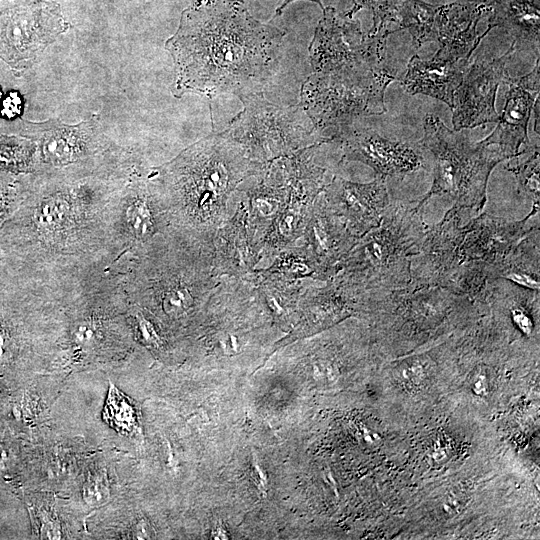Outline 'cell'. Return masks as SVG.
<instances>
[{
  "label": "cell",
  "instance_id": "cell-9",
  "mask_svg": "<svg viewBox=\"0 0 540 540\" xmlns=\"http://www.w3.org/2000/svg\"><path fill=\"white\" fill-rule=\"evenodd\" d=\"M392 32L387 28L364 34L358 20L342 17L334 8L326 7L309 46L313 71L386 65V40Z\"/></svg>",
  "mask_w": 540,
  "mask_h": 540
},
{
  "label": "cell",
  "instance_id": "cell-18",
  "mask_svg": "<svg viewBox=\"0 0 540 540\" xmlns=\"http://www.w3.org/2000/svg\"><path fill=\"white\" fill-rule=\"evenodd\" d=\"M310 256L331 277L358 241L341 217L327 205L322 193L314 201L307 225Z\"/></svg>",
  "mask_w": 540,
  "mask_h": 540
},
{
  "label": "cell",
  "instance_id": "cell-28",
  "mask_svg": "<svg viewBox=\"0 0 540 540\" xmlns=\"http://www.w3.org/2000/svg\"><path fill=\"white\" fill-rule=\"evenodd\" d=\"M354 7L345 14L352 16L362 8H368L373 13V26L369 33L380 29H387L390 22H397V13L400 0H353Z\"/></svg>",
  "mask_w": 540,
  "mask_h": 540
},
{
  "label": "cell",
  "instance_id": "cell-2",
  "mask_svg": "<svg viewBox=\"0 0 540 540\" xmlns=\"http://www.w3.org/2000/svg\"><path fill=\"white\" fill-rule=\"evenodd\" d=\"M426 229L416 203H390L380 225L358 239L332 280L360 303L407 287Z\"/></svg>",
  "mask_w": 540,
  "mask_h": 540
},
{
  "label": "cell",
  "instance_id": "cell-13",
  "mask_svg": "<svg viewBox=\"0 0 540 540\" xmlns=\"http://www.w3.org/2000/svg\"><path fill=\"white\" fill-rule=\"evenodd\" d=\"M515 50L516 43L513 40L509 49L500 57L477 60L467 67L461 84L454 92L451 107L452 124L456 132L498 121L496 93L503 82L505 66Z\"/></svg>",
  "mask_w": 540,
  "mask_h": 540
},
{
  "label": "cell",
  "instance_id": "cell-4",
  "mask_svg": "<svg viewBox=\"0 0 540 540\" xmlns=\"http://www.w3.org/2000/svg\"><path fill=\"white\" fill-rule=\"evenodd\" d=\"M261 169L243 147L224 131L213 133L184 150L161 171L171 191L194 208L214 210L236 185Z\"/></svg>",
  "mask_w": 540,
  "mask_h": 540
},
{
  "label": "cell",
  "instance_id": "cell-1",
  "mask_svg": "<svg viewBox=\"0 0 540 540\" xmlns=\"http://www.w3.org/2000/svg\"><path fill=\"white\" fill-rule=\"evenodd\" d=\"M285 32L255 19L242 0H192L165 42L172 57V94L262 93L276 72Z\"/></svg>",
  "mask_w": 540,
  "mask_h": 540
},
{
  "label": "cell",
  "instance_id": "cell-25",
  "mask_svg": "<svg viewBox=\"0 0 540 540\" xmlns=\"http://www.w3.org/2000/svg\"><path fill=\"white\" fill-rule=\"evenodd\" d=\"M34 212L33 220L37 230L54 232L63 226L71 212L70 196L62 190H56L42 198Z\"/></svg>",
  "mask_w": 540,
  "mask_h": 540
},
{
  "label": "cell",
  "instance_id": "cell-27",
  "mask_svg": "<svg viewBox=\"0 0 540 540\" xmlns=\"http://www.w3.org/2000/svg\"><path fill=\"white\" fill-rule=\"evenodd\" d=\"M505 169L513 173L517 179L518 191L520 194L531 198L533 205L538 206L540 202V186H539V143L532 147V152L529 156L517 164L511 166L507 164Z\"/></svg>",
  "mask_w": 540,
  "mask_h": 540
},
{
  "label": "cell",
  "instance_id": "cell-22",
  "mask_svg": "<svg viewBox=\"0 0 540 540\" xmlns=\"http://www.w3.org/2000/svg\"><path fill=\"white\" fill-rule=\"evenodd\" d=\"M487 29H505L517 44L539 50V0H493Z\"/></svg>",
  "mask_w": 540,
  "mask_h": 540
},
{
  "label": "cell",
  "instance_id": "cell-33",
  "mask_svg": "<svg viewBox=\"0 0 540 540\" xmlns=\"http://www.w3.org/2000/svg\"><path fill=\"white\" fill-rule=\"evenodd\" d=\"M83 497L90 505L105 502L109 497L107 483L100 476L90 478L83 487Z\"/></svg>",
  "mask_w": 540,
  "mask_h": 540
},
{
  "label": "cell",
  "instance_id": "cell-5",
  "mask_svg": "<svg viewBox=\"0 0 540 540\" xmlns=\"http://www.w3.org/2000/svg\"><path fill=\"white\" fill-rule=\"evenodd\" d=\"M397 79L387 65L314 72L301 87L299 105L316 131H339L359 117L385 113L386 88Z\"/></svg>",
  "mask_w": 540,
  "mask_h": 540
},
{
  "label": "cell",
  "instance_id": "cell-14",
  "mask_svg": "<svg viewBox=\"0 0 540 540\" xmlns=\"http://www.w3.org/2000/svg\"><path fill=\"white\" fill-rule=\"evenodd\" d=\"M540 207L532 206L521 220L482 213L464 226L459 246L461 263L479 262L492 266L502 260L513 247L535 226L539 225Z\"/></svg>",
  "mask_w": 540,
  "mask_h": 540
},
{
  "label": "cell",
  "instance_id": "cell-3",
  "mask_svg": "<svg viewBox=\"0 0 540 540\" xmlns=\"http://www.w3.org/2000/svg\"><path fill=\"white\" fill-rule=\"evenodd\" d=\"M433 160L430 190L416 203L422 210L434 195L447 196L455 207L481 212L486 203L489 176L494 167L508 159L495 145L471 143L442 120L427 114L424 136L419 143Z\"/></svg>",
  "mask_w": 540,
  "mask_h": 540
},
{
  "label": "cell",
  "instance_id": "cell-17",
  "mask_svg": "<svg viewBox=\"0 0 540 540\" xmlns=\"http://www.w3.org/2000/svg\"><path fill=\"white\" fill-rule=\"evenodd\" d=\"M491 10V3L473 2L436 7L435 32L439 49L435 57L447 60L469 61L473 51L489 32H477V23L484 13Z\"/></svg>",
  "mask_w": 540,
  "mask_h": 540
},
{
  "label": "cell",
  "instance_id": "cell-30",
  "mask_svg": "<svg viewBox=\"0 0 540 540\" xmlns=\"http://www.w3.org/2000/svg\"><path fill=\"white\" fill-rule=\"evenodd\" d=\"M24 188L17 174L0 170V224L14 210Z\"/></svg>",
  "mask_w": 540,
  "mask_h": 540
},
{
  "label": "cell",
  "instance_id": "cell-32",
  "mask_svg": "<svg viewBox=\"0 0 540 540\" xmlns=\"http://www.w3.org/2000/svg\"><path fill=\"white\" fill-rule=\"evenodd\" d=\"M24 112V98L18 90L4 92L0 85V118L6 122H16L17 129Z\"/></svg>",
  "mask_w": 540,
  "mask_h": 540
},
{
  "label": "cell",
  "instance_id": "cell-23",
  "mask_svg": "<svg viewBox=\"0 0 540 540\" xmlns=\"http://www.w3.org/2000/svg\"><path fill=\"white\" fill-rule=\"evenodd\" d=\"M436 7L419 0H400L397 13L399 29L409 30L415 48L425 42L436 41Z\"/></svg>",
  "mask_w": 540,
  "mask_h": 540
},
{
  "label": "cell",
  "instance_id": "cell-19",
  "mask_svg": "<svg viewBox=\"0 0 540 540\" xmlns=\"http://www.w3.org/2000/svg\"><path fill=\"white\" fill-rule=\"evenodd\" d=\"M468 63L467 60L454 61L435 56L428 60L414 55L400 82L406 93L427 95L451 108L454 92L463 80Z\"/></svg>",
  "mask_w": 540,
  "mask_h": 540
},
{
  "label": "cell",
  "instance_id": "cell-20",
  "mask_svg": "<svg viewBox=\"0 0 540 540\" xmlns=\"http://www.w3.org/2000/svg\"><path fill=\"white\" fill-rule=\"evenodd\" d=\"M540 291L517 285L506 279H493L487 288L489 311L506 320L524 338L538 330Z\"/></svg>",
  "mask_w": 540,
  "mask_h": 540
},
{
  "label": "cell",
  "instance_id": "cell-8",
  "mask_svg": "<svg viewBox=\"0 0 540 540\" xmlns=\"http://www.w3.org/2000/svg\"><path fill=\"white\" fill-rule=\"evenodd\" d=\"M0 6V60L15 74L30 69L59 35L66 32L58 3L45 0H4Z\"/></svg>",
  "mask_w": 540,
  "mask_h": 540
},
{
  "label": "cell",
  "instance_id": "cell-24",
  "mask_svg": "<svg viewBox=\"0 0 540 540\" xmlns=\"http://www.w3.org/2000/svg\"><path fill=\"white\" fill-rule=\"evenodd\" d=\"M36 157L34 141L19 136L0 133V170L14 174L31 169Z\"/></svg>",
  "mask_w": 540,
  "mask_h": 540
},
{
  "label": "cell",
  "instance_id": "cell-37",
  "mask_svg": "<svg viewBox=\"0 0 540 540\" xmlns=\"http://www.w3.org/2000/svg\"><path fill=\"white\" fill-rule=\"evenodd\" d=\"M133 536L136 539L151 538L149 525L144 520L139 521L133 530Z\"/></svg>",
  "mask_w": 540,
  "mask_h": 540
},
{
  "label": "cell",
  "instance_id": "cell-26",
  "mask_svg": "<svg viewBox=\"0 0 540 540\" xmlns=\"http://www.w3.org/2000/svg\"><path fill=\"white\" fill-rule=\"evenodd\" d=\"M104 420L122 434H131L136 428V411L132 402L112 384L108 392Z\"/></svg>",
  "mask_w": 540,
  "mask_h": 540
},
{
  "label": "cell",
  "instance_id": "cell-29",
  "mask_svg": "<svg viewBox=\"0 0 540 540\" xmlns=\"http://www.w3.org/2000/svg\"><path fill=\"white\" fill-rule=\"evenodd\" d=\"M126 221L131 231L138 237L150 234L153 218L148 199L144 194H136L126 209Z\"/></svg>",
  "mask_w": 540,
  "mask_h": 540
},
{
  "label": "cell",
  "instance_id": "cell-16",
  "mask_svg": "<svg viewBox=\"0 0 540 540\" xmlns=\"http://www.w3.org/2000/svg\"><path fill=\"white\" fill-rule=\"evenodd\" d=\"M385 180L375 177L369 183H355L335 176L325 185L322 195L330 209L360 238L380 225L391 203Z\"/></svg>",
  "mask_w": 540,
  "mask_h": 540
},
{
  "label": "cell",
  "instance_id": "cell-6",
  "mask_svg": "<svg viewBox=\"0 0 540 540\" xmlns=\"http://www.w3.org/2000/svg\"><path fill=\"white\" fill-rule=\"evenodd\" d=\"M365 312L373 314L394 342L422 343L485 312L468 297L441 287H413L368 300Z\"/></svg>",
  "mask_w": 540,
  "mask_h": 540
},
{
  "label": "cell",
  "instance_id": "cell-35",
  "mask_svg": "<svg viewBox=\"0 0 540 540\" xmlns=\"http://www.w3.org/2000/svg\"><path fill=\"white\" fill-rule=\"evenodd\" d=\"M40 522L42 538L58 539L61 537L60 525L55 519H53L51 515L43 512L42 516L40 517Z\"/></svg>",
  "mask_w": 540,
  "mask_h": 540
},
{
  "label": "cell",
  "instance_id": "cell-31",
  "mask_svg": "<svg viewBox=\"0 0 540 540\" xmlns=\"http://www.w3.org/2000/svg\"><path fill=\"white\" fill-rule=\"evenodd\" d=\"M194 304L192 292L186 285H176L166 290L162 297V307L170 316H180Z\"/></svg>",
  "mask_w": 540,
  "mask_h": 540
},
{
  "label": "cell",
  "instance_id": "cell-38",
  "mask_svg": "<svg viewBox=\"0 0 540 540\" xmlns=\"http://www.w3.org/2000/svg\"><path fill=\"white\" fill-rule=\"evenodd\" d=\"M293 1H296V0H284L283 3L276 9L275 16L281 15L283 10L286 8V6L289 5ZM307 1L315 2L322 8V10L324 9L322 5V0H307Z\"/></svg>",
  "mask_w": 540,
  "mask_h": 540
},
{
  "label": "cell",
  "instance_id": "cell-34",
  "mask_svg": "<svg viewBox=\"0 0 540 540\" xmlns=\"http://www.w3.org/2000/svg\"><path fill=\"white\" fill-rule=\"evenodd\" d=\"M491 380V367L485 363H477L470 373L472 391L479 395H486Z\"/></svg>",
  "mask_w": 540,
  "mask_h": 540
},
{
  "label": "cell",
  "instance_id": "cell-21",
  "mask_svg": "<svg viewBox=\"0 0 540 540\" xmlns=\"http://www.w3.org/2000/svg\"><path fill=\"white\" fill-rule=\"evenodd\" d=\"M490 281L501 278L540 291V231L533 227L499 262L489 266Z\"/></svg>",
  "mask_w": 540,
  "mask_h": 540
},
{
  "label": "cell",
  "instance_id": "cell-10",
  "mask_svg": "<svg viewBox=\"0 0 540 540\" xmlns=\"http://www.w3.org/2000/svg\"><path fill=\"white\" fill-rule=\"evenodd\" d=\"M17 135L36 144L39 161L54 168L80 165L109 148L98 115L77 124H66L59 118L45 121L23 119Z\"/></svg>",
  "mask_w": 540,
  "mask_h": 540
},
{
  "label": "cell",
  "instance_id": "cell-12",
  "mask_svg": "<svg viewBox=\"0 0 540 540\" xmlns=\"http://www.w3.org/2000/svg\"><path fill=\"white\" fill-rule=\"evenodd\" d=\"M332 139L342 145V160L364 163L374 170L376 177L403 179L408 174L427 169L419 144L384 138L369 128L345 126L332 135Z\"/></svg>",
  "mask_w": 540,
  "mask_h": 540
},
{
  "label": "cell",
  "instance_id": "cell-7",
  "mask_svg": "<svg viewBox=\"0 0 540 540\" xmlns=\"http://www.w3.org/2000/svg\"><path fill=\"white\" fill-rule=\"evenodd\" d=\"M243 108L224 132L239 143L258 163L297 150L332 141L317 137L310 118L302 107L281 106L268 101L262 93L239 98Z\"/></svg>",
  "mask_w": 540,
  "mask_h": 540
},
{
  "label": "cell",
  "instance_id": "cell-15",
  "mask_svg": "<svg viewBox=\"0 0 540 540\" xmlns=\"http://www.w3.org/2000/svg\"><path fill=\"white\" fill-rule=\"evenodd\" d=\"M539 76V56L529 73L516 78L504 75L503 82L509 86L504 109L493 131L481 142L495 145L508 159L528 150L520 148L528 141V122L539 95Z\"/></svg>",
  "mask_w": 540,
  "mask_h": 540
},
{
  "label": "cell",
  "instance_id": "cell-11",
  "mask_svg": "<svg viewBox=\"0 0 540 540\" xmlns=\"http://www.w3.org/2000/svg\"><path fill=\"white\" fill-rule=\"evenodd\" d=\"M460 212V208L453 206L440 222L427 226L420 250L411 260L410 286L441 287L455 292L463 268L459 256L464 236Z\"/></svg>",
  "mask_w": 540,
  "mask_h": 540
},
{
  "label": "cell",
  "instance_id": "cell-36",
  "mask_svg": "<svg viewBox=\"0 0 540 540\" xmlns=\"http://www.w3.org/2000/svg\"><path fill=\"white\" fill-rule=\"evenodd\" d=\"M139 330L141 332L142 338L150 343L157 344L159 342L158 335L153 327V325L147 321L144 317L139 318Z\"/></svg>",
  "mask_w": 540,
  "mask_h": 540
}]
</instances>
